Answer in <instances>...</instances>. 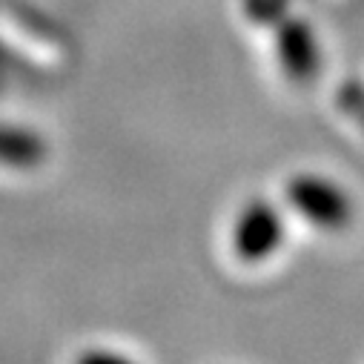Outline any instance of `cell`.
<instances>
[{
    "instance_id": "obj_2",
    "label": "cell",
    "mask_w": 364,
    "mask_h": 364,
    "mask_svg": "<svg viewBox=\"0 0 364 364\" xmlns=\"http://www.w3.org/2000/svg\"><path fill=\"white\" fill-rule=\"evenodd\" d=\"M284 238H287V221L282 207L267 198H252L232 218L230 250L235 261L247 267H258L282 250Z\"/></svg>"
},
{
    "instance_id": "obj_3",
    "label": "cell",
    "mask_w": 364,
    "mask_h": 364,
    "mask_svg": "<svg viewBox=\"0 0 364 364\" xmlns=\"http://www.w3.org/2000/svg\"><path fill=\"white\" fill-rule=\"evenodd\" d=\"M279 58L290 77L310 80L318 69V49L304 23H287L279 35Z\"/></svg>"
},
{
    "instance_id": "obj_5",
    "label": "cell",
    "mask_w": 364,
    "mask_h": 364,
    "mask_svg": "<svg viewBox=\"0 0 364 364\" xmlns=\"http://www.w3.org/2000/svg\"><path fill=\"white\" fill-rule=\"evenodd\" d=\"M75 364H138V361L115 347H89V350L77 353Z\"/></svg>"
},
{
    "instance_id": "obj_1",
    "label": "cell",
    "mask_w": 364,
    "mask_h": 364,
    "mask_svg": "<svg viewBox=\"0 0 364 364\" xmlns=\"http://www.w3.org/2000/svg\"><path fill=\"white\" fill-rule=\"evenodd\" d=\"M287 207L321 232H341L353 224L355 204L350 193L336 181L313 172H299L284 187Z\"/></svg>"
},
{
    "instance_id": "obj_4",
    "label": "cell",
    "mask_w": 364,
    "mask_h": 364,
    "mask_svg": "<svg viewBox=\"0 0 364 364\" xmlns=\"http://www.w3.org/2000/svg\"><path fill=\"white\" fill-rule=\"evenodd\" d=\"M38 152H41V141L35 135L0 127V158H9L12 164H26V161H38Z\"/></svg>"
}]
</instances>
